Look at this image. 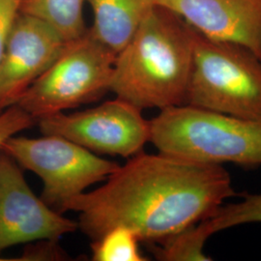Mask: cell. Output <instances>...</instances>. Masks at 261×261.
I'll return each instance as SVG.
<instances>
[{
	"instance_id": "6da1fadb",
	"label": "cell",
	"mask_w": 261,
	"mask_h": 261,
	"mask_svg": "<svg viewBox=\"0 0 261 261\" xmlns=\"http://www.w3.org/2000/svg\"><path fill=\"white\" fill-rule=\"evenodd\" d=\"M234 195L222 165L142 151L106 179L103 186L66 203L91 241L125 226L140 242H162L208 218Z\"/></svg>"
},
{
	"instance_id": "7a4b0ae2",
	"label": "cell",
	"mask_w": 261,
	"mask_h": 261,
	"mask_svg": "<svg viewBox=\"0 0 261 261\" xmlns=\"http://www.w3.org/2000/svg\"><path fill=\"white\" fill-rule=\"evenodd\" d=\"M192 65L190 28L156 5L116 55L110 91L142 111L184 105Z\"/></svg>"
},
{
	"instance_id": "3957f363",
	"label": "cell",
	"mask_w": 261,
	"mask_h": 261,
	"mask_svg": "<svg viewBox=\"0 0 261 261\" xmlns=\"http://www.w3.org/2000/svg\"><path fill=\"white\" fill-rule=\"evenodd\" d=\"M150 142L159 152L196 162L261 165V121L188 103L161 110L150 120Z\"/></svg>"
},
{
	"instance_id": "277c9868",
	"label": "cell",
	"mask_w": 261,
	"mask_h": 261,
	"mask_svg": "<svg viewBox=\"0 0 261 261\" xmlns=\"http://www.w3.org/2000/svg\"><path fill=\"white\" fill-rule=\"evenodd\" d=\"M190 31L193 65L186 103L261 121V59L244 47Z\"/></svg>"
},
{
	"instance_id": "5b68a950",
	"label": "cell",
	"mask_w": 261,
	"mask_h": 261,
	"mask_svg": "<svg viewBox=\"0 0 261 261\" xmlns=\"http://www.w3.org/2000/svg\"><path fill=\"white\" fill-rule=\"evenodd\" d=\"M115 58L116 54L86 30L83 36L66 43L17 106L37 122L96 101L110 90Z\"/></svg>"
},
{
	"instance_id": "8992f818",
	"label": "cell",
	"mask_w": 261,
	"mask_h": 261,
	"mask_svg": "<svg viewBox=\"0 0 261 261\" xmlns=\"http://www.w3.org/2000/svg\"><path fill=\"white\" fill-rule=\"evenodd\" d=\"M0 150L21 168L41 178V198L60 213L69 200L94 184L106 181L120 166L56 135L36 139L13 136L2 143Z\"/></svg>"
},
{
	"instance_id": "52a82bcc",
	"label": "cell",
	"mask_w": 261,
	"mask_h": 261,
	"mask_svg": "<svg viewBox=\"0 0 261 261\" xmlns=\"http://www.w3.org/2000/svg\"><path fill=\"white\" fill-rule=\"evenodd\" d=\"M44 135L61 136L99 154L130 158L150 141L142 110L115 97L84 112H57L38 119Z\"/></svg>"
},
{
	"instance_id": "ba28073f",
	"label": "cell",
	"mask_w": 261,
	"mask_h": 261,
	"mask_svg": "<svg viewBox=\"0 0 261 261\" xmlns=\"http://www.w3.org/2000/svg\"><path fill=\"white\" fill-rule=\"evenodd\" d=\"M77 228V222L63 217L35 196L21 167L0 150V253L19 244L59 241Z\"/></svg>"
},
{
	"instance_id": "9c48e42d",
	"label": "cell",
	"mask_w": 261,
	"mask_h": 261,
	"mask_svg": "<svg viewBox=\"0 0 261 261\" xmlns=\"http://www.w3.org/2000/svg\"><path fill=\"white\" fill-rule=\"evenodd\" d=\"M65 45L45 22L19 14L0 61V112L18 103Z\"/></svg>"
},
{
	"instance_id": "30bf717a",
	"label": "cell",
	"mask_w": 261,
	"mask_h": 261,
	"mask_svg": "<svg viewBox=\"0 0 261 261\" xmlns=\"http://www.w3.org/2000/svg\"><path fill=\"white\" fill-rule=\"evenodd\" d=\"M209 40L232 44L261 59V0H156Z\"/></svg>"
},
{
	"instance_id": "8fae6325",
	"label": "cell",
	"mask_w": 261,
	"mask_h": 261,
	"mask_svg": "<svg viewBox=\"0 0 261 261\" xmlns=\"http://www.w3.org/2000/svg\"><path fill=\"white\" fill-rule=\"evenodd\" d=\"M93 14L89 32L118 54L157 5L156 0H87Z\"/></svg>"
},
{
	"instance_id": "7c38bea8",
	"label": "cell",
	"mask_w": 261,
	"mask_h": 261,
	"mask_svg": "<svg viewBox=\"0 0 261 261\" xmlns=\"http://www.w3.org/2000/svg\"><path fill=\"white\" fill-rule=\"evenodd\" d=\"M87 0H23L20 13L42 20L66 43L83 36L84 5Z\"/></svg>"
},
{
	"instance_id": "4fadbf2b",
	"label": "cell",
	"mask_w": 261,
	"mask_h": 261,
	"mask_svg": "<svg viewBox=\"0 0 261 261\" xmlns=\"http://www.w3.org/2000/svg\"><path fill=\"white\" fill-rule=\"evenodd\" d=\"M251 223H261V194L248 195L237 203L222 205L197 225L208 239L221 230Z\"/></svg>"
},
{
	"instance_id": "5bb4252c",
	"label": "cell",
	"mask_w": 261,
	"mask_h": 261,
	"mask_svg": "<svg viewBox=\"0 0 261 261\" xmlns=\"http://www.w3.org/2000/svg\"><path fill=\"white\" fill-rule=\"evenodd\" d=\"M207 238L197 224L169 236L162 242L149 244L150 250L159 260H211L203 252Z\"/></svg>"
},
{
	"instance_id": "9a60e30c",
	"label": "cell",
	"mask_w": 261,
	"mask_h": 261,
	"mask_svg": "<svg viewBox=\"0 0 261 261\" xmlns=\"http://www.w3.org/2000/svg\"><path fill=\"white\" fill-rule=\"evenodd\" d=\"M140 242L138 235L130 228L112 227L91 243L92 260H147L140 252Z\"/></svg>"
},
{
	"instance_id": "2e32d148",
	"label": "cell",
	"mask_w": 261,
	"mask_h": 261,
	"mask_svg": "<svg viewBox=\"0 0 261 261\" xmlns=\"http://www.w3.org/2000/svg\"><path fill=\"white\" fill-rule=\"evenodd\" d=\"M35 123L36 120L17 105L0 112V148L7 139L31 128Z\"/></svg>"
},
{
	"instance_id": "e0dca14e",
	"label": "cell",
	"mask_w": 261,
	"mask_h": 261,
	"mask_svg": "<svg viewBox=\"0 0 261 261\" xmlns=\"http://www.w3.org/2000/svg\"><path fill=\"white\" fill-rule=\"evenodd\" d=\"M59 241L53 240H40L29 245L23 253L19 256L18 260L42 261V260H65L66 253L59 246Z\"/></svg>"
},
{
	"instance_id": "ac0fdd59",
	"label": "cell",
	"mask_w": 261,
	"mask_h": 261,
	"mask_svg": "<svg viewBox=\"0 0 261 261\" xmlns=\"http://www.w3.org/2000/svg\"><path fill=\"white\" fill-rule=\"evenodd\" d=\"M23 0H0V61Z\"/></svg>"
}]
</instances>
